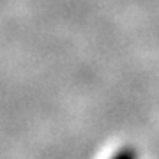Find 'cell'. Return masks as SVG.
<instances>
[{"label":"cell","instance_id":"obj_1","mask_svg":"<svg viewBox=\"0 0 159 159\" xmlns=\"http://www.w3.org/2000/svg\"><path fill=\"white\" fill-rule=\"evenodd\" d=\"M110 159H140V154H138V150L134 147H122Z\"/></svg>","mask_w":159,"mask_h":159}]
</instances>
